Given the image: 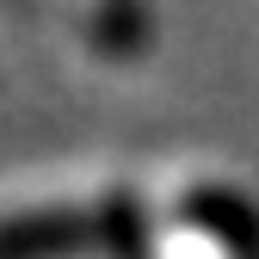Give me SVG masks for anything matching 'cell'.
<instances>
[{"instance_id":"obj_1","label":"cell","mask_w":259,"mask_h":259,"mask_svg":"<svg viewBox=\"0 0 259 259\" xmlns=\"http://www.w3.org/2000/svg\"><path fill=\"white\" fill-rule=\"evenodd\" d=\"M123 204H31L0 216V259H62L87 253L93 241H105L123 229Z\"/></svg>"}]
</instances>
